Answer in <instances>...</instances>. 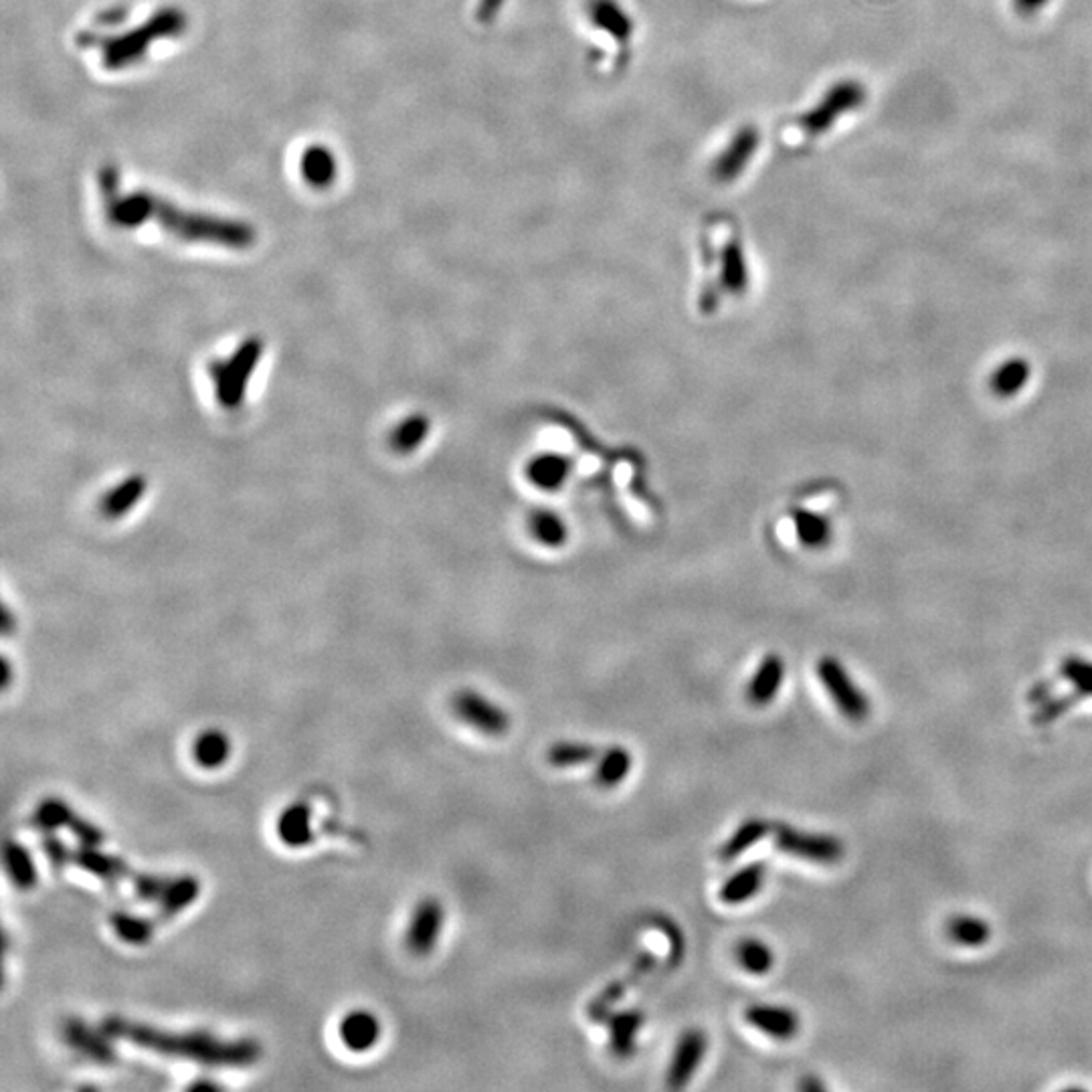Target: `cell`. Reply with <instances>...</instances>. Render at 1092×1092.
I'll use <instances>...</instances> for the list:
<instances>
[{
  "instance_id": "25",
  "label": "cell",
  "mask_w": 1092,
  "mask_h": 1092,
  "mask_svg": "<svg viewBox=\"0 0 1092 1092\" xmlns=\"http://www.w3.org/2000/svg\"><path fill=\"white\" fill-rule=\"evenodd\" d=\"M720 284L728 294H743L749 285V268L743 247L737 239H730L720 254Z\"/></svg>"
},
{
  "instance_id": "28",
  "label": "cell",
  "mask_w": 1092,
  "mask_h": 1092,
  "mask_svg": "<svg viewBox=\"0 0 1092 1092\" xmlns=\"http://www.w3.org/2000/svg\"><path fill=\"white\" fill-rule=\"evenodd\" d=\"M229 755H231L229 737L217 728H208L205 732H201L192 744V757L205 769H219L223 763L229 759Z\"/></svg>"
},
{
  "instance_id": "27",
  "label": "cell",
  "mask_w": 1092,
  "mask_h": 1092,
  "mask_svg": "<svg viewBox=\"0 0 1092 1092\" xmlns=\"http://www.w3.org/2000/svg\"><path fill=\"white\" fill-rule=\"evenodd\" d=\"M528 528L537 542L542 547H549V549H561L569 539V528H567L565 521L556 512L547 510V508H540L530 514Z\"/></svg>"
},
{
  "instance_id": "13",
  "label": "cell",
  "mask_w": 1092,
  "mask_h": 1092,
  "mask_svg": "<svg viewBox=\"0 0 1092 1092\" xmlns=\"http://www.w3.org/2000/svg\"><path fill=\"white\" fill-rule=\"evenodd\" d=\"M656 966V955L651 953H642L635 961L634 969L630 971V975H625L623 980H618V982L609 983L602 994L597 998L593 999L589 1006H587V1013L593 1022H607L609 1015H611V1010L614 1006L623 999L625 992L630 987H634L637 980H642L648 971H651Z\"/></svg>"
},
{
  "instance_id": "6",
  "label": "cell",
  "mask_w": 1092,
  "mask_h": 1092,
  "mask_svg": "<svg viewBox=\"0 0 1092 1092\" xmlns=\"http://www.w3.org/2000/svg\"><path fill=\"white\" fill-rule=\"evenodd\" d=\"M818 676L825 688V692L832 697L834 704L838 706L839 713L846 718L862 723L871 713V702L866 695L855 686L850 678L848 670L839 664L836 658L825 656L818 662Z\"/></svg>"
},
{
  "instance_id": "9",
  "label": "cell",
  "mask_w": 1092,
  "mask_h": 1092,
  "mask_svg": "<svg viewBox=\"0 0 1092 1092\" xmlns=\"http://www.w3.org/2000/svg\"><path fill=\"white\" fill-rule=\"evenodd\" d=\"M759 144L760 136L757 127H741L714 160L713 166H711L714 180L723 183V185L737 180L739 176L743 175L744 168L751 164Z\"/></svg>"
},
{
  "instance_id": "42",
  "label": "cell",
  "mask_w": 1092,
  "mask_h": 1092,
  "mask_svg": "<svg viewBox=\"0 0 1092 1092\" xmlns=\"http://www.w3.org/2000/svg\"><path fill=\"white\" fill-rule=\"evenodd\" d=\"M41 848L55 868H64L65 864L73 862V850L65 844L64 839H59L53 834H45V838L41 841Z\"/></svg>"
},
{
  "instance_id": "10",
  "label": "cell",
  "mask_w": 1092,
  "mask_h": 1092,
  "mask_svg": "<svg viewBox=\"0 0 1092 1092\" xmlns=\"http://www.w3.org/2000/svg\"><path fill=\"white\" fill-rule=\"evenodd\" d=\"M444 904L437 899H426L415 906L412 922L405 936V945L417 957H426L435 949L444 931Z\"/></svg>"
},
{
  "instance_id": "4",
  "label": "cell",
  "mask_w": 1092,
  "mask_h": 1092,
  "mask_svg": "<svg viewBox=\"0 0 1092 1092\" xmlns=\"http://www.w3.org/2000/svg\"><path fill=\"white\" fill-rule=\"evenodd\" d=\"M264 354V340L252 336L227 361L208 363V373L215 382V395L225 409H238L245 401V391L255 366Z\"/></svg>"
},
{
  "instance_id": "40",
  "label": "cell",
  "mask_w": 1092,
  "mask_h": 1092,
  "mask_svg": "<svg viewBox=\"0 0 1092 1092\" xmlns=\"http://www.w3.org/2000/svg\"><path fill=\"white\" fill-rule=\"evenodd\" d=\"M132 887H134V892L136 896L143 901V903H160V899L164 896L166 888L171 885V876H159V874H148V872H136L132 876Z\"/></svg>"
},
{
  "instance_id": "26",
  "label": "cell",
  "mask_w": 1092,
  "mask_h": 1092,
  "mask_svg": "<svg viewBox=\"0 0 1092 1092\" xmlns=\"http://www.w3.org/2000/svg\"><path fill=\"white\" fill-rule=\"evenodd\" d=\"M1029 375H1032V368H1029L1028 361L1015 356V359L999 364L996 373L992 375L989 387H992L994 395L1010 399V396L1017 395L1028 385Z\"/></svg>"
},
{
  "instance_id": "5",
  "label": "cell",
  "mask_w": 1092,
  "mask_h": 1092,
  "mask_svg": "<svg viewBox=\"0 0 1092 1092\" xmlns=\"http://www.w3.org/2000/svg\"><path fill=\"white\" fill-rule=\"evenodd\" d=\"M864 102H866L864 83L855 80L838 81L823 94L815 108L806 111L797 120V126L801 127L809 138H818L836 126L839 118L858 110Z\"/></svg>"
},
{
  "instance_id": "29",
  "label": "cell",
  "mask_w": 1092,
  "mask_h": 1092,
  "mask_svg": "<svg viewBox=\"0 0 1092 1092\" xmlns=\"http://www.w3.org/2000/svg\"><path fill=\"white\" fill-rule=\"evenodd\" d=\"M429 431H431V421H429L428 415L415 413L393 429V433L389 437V445L396 454L407 456L421 447V444L428 440Z\"/></svg>"
},
{
  "instance_id": "11",
  "label": "cell",
  "mask_w": 1092,
  "mask_h": 1092,
  "mask_svg": "<svg viewBox=\"0 0 1092 1092\" xmlns=\"http://www.w3.org/2000/svg\"><path fill=\"white\" fill-rule=\"evenodd\" d=\"M706 1036L700 1029H688L674 1050V1056L668 1068V1087L682 1089L695 1077L702 1059L706 1054Z\"/></svg>"
},
{
  "instance_id": "16",
  "label": "cell",
  "mask_w": 1092,
  "mask_h": 1092,
  "mask_svg": "<svg viewBox=\"0 0 1092 1092\" xmlns=\"http://www.w3.org/2000/svg\"><path fill=\"white\" fill-rule=\"evenodd\" d=\"M587 11L591 23L621 45H628L634 37V18L623 11L618 0H589Z\"/></svg>"
},
{
  "instance_id": "37",
  "label": "cell",
  "mask_w": 1092,
  "mask_h": 1092,
  "mask_svg": "<svg viewBox=\"0 0 1092 1092\" xmlns=\"http://www.w3.org/2000/svg\"><path fill=\"white\" fill-rule=\"evenodd\" d=\"M947 936L953 943H959L966 947H980L989 941L992 929L982 918L955 917L947 922Z\"/></svg>"
},
{
  "instance_id": "33",
  "label": "cell",
  "mask_w": 1092,
  "mask_h": 1092,
  "mask_svg": "<svg viewBox=\"0 0 1092 1092\" xmlns=\"http://www.w3.org/2000/svg\"><path fill=\"white\" fill-rule=\"evenodd\" d=\"M110 925L120 941H124L127 945H134V947H143L154 934L152 918L132 915V913H124V911L113 913L110 917Z\"/></svg>"
},
{
  "instance_id": "43",
  "label": "cell",
  "mask_w": 1092,
  "mask_h": 1092,
  "mask_svg": "<svg viewBox=\"0 0 1092 1092\" xmlns=\"http://www.w3.org/2000/svg\"><path fill=\"white\" fill-rule=\"evenodd\" d=\"M1070 702H1073V698H1061V700H1056V702L1046 704L1044 709H1042V711L1038 713V716H1036V723H1048V720L1056 718V716L1064 713L1066 709H1070Z\"/></svg>"
},
{
  "instance_id": "45",
  "label": "cell",
  "mask_w": 1092,
  "mask_h": 1092,
  "mask_svg": "<svg viewBox=\"0 0 1092 1092\" xmlns=\"http://www.w3.org/2000/svg\"><path fill=\"white\" fill-rule=\"evenodd\" d=\"M1012 4L1017 15L1034 16L1044 9L1048 0H1012Z\"/></svg>"
},
{
  "instance_id": "12",
  "label": "cell",
  "mask_w": 1092,
  "mask_h": 1092,
  "mask_svg": "<svg viewBox=\"0 0 1092 1092\" xmlns=\"http://www.w3.org/2000/svg\"><path fill=\"white\" fill-rule=\"evenodd\" d=\"M106 1036H108L106 1029L102 1028V1032H95L81 1020L71 1017L65 1022L64 1040L67 1046L73 1048L81 1056L90 1059L95 1064H102V1066H110L118 1059L116 1050L106 1040Z\"/></svg>"
},
{
  "instance_id": "34",
  "label": "cell",
  "mask_w": 1092,
  "mask_h": 1092,
  "mask_svg": "<svg viewBox=\"0 0 1092 1092\" xmlns=\"http://www.w3.org/2000/svg\"><path fill=\"white\" fill-rule=\"evenodd\" d=\"M771 832V825L767 822H763L759 818H753V820H746V822L741 823L737 827V832L730 836V838L723 844L720 848V858L723 860H734L739 855L744 854L751 846H755L759 839L765 838L767 834Z\"/></svg>"
},
{
  "instance_id": "24",
  "label": "cell",
  "mask_w": 1092,
  "mask_h": 1092,
  "mask_svg": "<svg viewBox=\"0 0 1092 1092\" xmlns=\"http://www.w3.org/2000/svg\"><path fill=\"white\" fill-rule=\"evenodd\" d=\"M767 866L763 862H753L743 871L730 876L725 887L720 888V901L725 904H743L751 901L765 882Z\"/></svg>"
},
{
  "instance_id": "44",
  "label": "cell",
  "mask_w": 1092,
  "mask_h": 1092,
  "mask_svg": "<svg viewBox=\"0 0 1092 1092\" xmlns=\"http://www.w3.org/2000/svg\"><path fill=\"white\" fill-rule=\"evenodd\" d=\"M507 0H480L477 2V18L482 23H490L491 18H496L498 13L502 11Z\"/></svg>"
},
{
  "instance_id": "36",
  "label": "cell",
  "mask_w": 1092,
  "mask_h": 1092,
  "mask_svg": "<svg viewBox=\"0 0 1092 1092\" xmlns=\"http://www.w3.org/2000/svg\"><path fill=\"white\" fill-rule=\"evenodd\" d=\"M73 818H76V811L69 808L65 801L49 797L39 804V808L35 809L32 823L37 830H41L45 834H53L62 827H69Z\"/></svg>"
},
{
  "instance_id": "39",
  "label": "cell",
  "mask_w": 1092,
  "mask_h": 1092,
  "mask_svg": "<svg viewBox=\"0 0 1092 1092\" xmlns=\"http://www.w3.org/2000/svg\"><path fill=\"white\" fill-rule=\"evenodd\" d=\"M599 751L595 746L587 743H556L549 749L547 760L553 767H575V765H585L589 760L595 759Z\"/></svg>"
},
{
  "instance_id": "22",
  "label": "cell",
  "mask_w": 1092,
  "mask_h": 1092,
  "mask_svg": "<svg viewBox=\"0 0 1092 1092\" xmlns=\"http://www.w3.org/2000/svg\"><path fill=\"white\" fill-rule=\"evenodd\" d=\"M569 472V459H565L563 456H554V454L537 456V458L530 459L528 466H526L528 482L532 486L540 488V490L547 491L558 490L567 482Z\"/></svg>"
},
{
  "instance_id": "47",
  "label": "cell",
  "mask_w": 1092,
  "mask_h": 1092,
  "mask_svg": "<svg viewBox=\"0 0 1092 1092\" xmlns=\"http://www.w3.org/2000/svg\"><path fill=\"white\" fill-rule=\"evenodd\" d=\"M11 625H13L11 623V611H9V607H4V625H2L4 634H11Z\"/></svg>"
},
{
  "instance_id": "15",
  "label": "cell",
  "mask_w": 1092,
  "mask_h": 1092,
  "mask_svg": "<svg viewBox=\"0 0 1092 1092\" xmlns=\"http://www.w3.org/2000/svg\"><path fill=\"white\" fill-rule=\"evenodd\" d=\"M81 871L90 872L106 885H118L120 880H132L136 872L118 855L106 854L99 846H80L73 850V862Z\"/></svg>"
},
{
  "instance_id": "8",
  "label": "cell",
  "mask_w": 1092,
  "mask_h": 1092,
  "mask_svg": "<svg viewBox=\"0 0 1092 1092\" xmlns=\"http://www.w3.org/2000/svg\"><path fill=\"white\" fill-rule=\"evenodd\" d=\"M454 711L466 725L490 737H500L510 728V716L507 711L472 690H461L456 695Z\"/></svg>"
},
{
  "instance_id": "17",
  "label": "cell",
  "mask_w": 1092,
  "mask_h": 1092,
  "mask_svg": "<svg viewBox=\"0 0 1092 1092\" xmlns=\"http://www.w3.org/2000/svg\"><path fill=\"white\" fill-rule=\"evenodd\" d=\"M340 1038L342 1044L352 1052H366L379 1042L380 1022L375 1013L356 1010L345 1015L340 1022Z\"/></svg>"
},
{
  "instance_id": "31",
  "label": "cell",
  "mask_w": 1092,
  "mask_h": 1092,
  "mask_svg": "<svg viewBox=\"0 0 1092 1092\" xmlns=\"http://www.w3.org/2000/svg\"><path fill=\"white\" fill-rule=\"evenodd\" d=\"M4 868L16 888L29 890L37 885V868L31 854L15 839H9L4 844Z\"/></svg>"
},
{
  "instance_id": "1",
  "label": "cell",
  "mask_w": 1092,
  "mask_h": 1092,
  "mask_svg": "<svg viewBox=\"0 0 1092 1092\" xmlns=\"http://www.w3.org/2000/svg\"><path fill=\"white\" fill-rule=\"evenodd\" d=\"M106 215L111 225L134 229L146 221H157L171 235L190 243H215L233 250H247L255 243V231L247 223L229 221L203 213H190L150 192H120L118 171L106 166L99 173Z\"/></svg>"
},
{
  "instance_id": "46",
  "label": "cell",
  "mask_w": 1092,
  "mask_h": 1092,
  "mask_svg": "<svg viewBox=\"0 0 1092 1092\" xmlns=\"http://www.w3.org/2000/svg\"><path fill=\"white\" fill-rule=\"evenodd\" d=\"M799 1089H801V1091H823L825 1087H823L822 1082H818V1080H813V1078H808V1080H804V1082L799 1084Z\"/></svg>"
},
{
  "instance_id": "35",
  "label": "cell",
  "mask_w": 1092,
  "mask_h": 1092,
  "mask_svg": "<svg viewBox=\"0 0 1092 1092\" xmlns=\"http://www.w3.org/2000/svg\"><path fill=\"white\" fill-rule=\"evenodd\" d=\"M300 168L304 178L312 187H316V189L328 187L334 175H336V164H334L333 154L326 148H320V146H314V148H310V150L304 152Z\"/></svg>"
},
{
  "instance_id": "7",
  "label": "cell",
  "mask_w": 1092,
  "mask_h": 1092,
  "mask_svg": "<svg viewBox=\"0 0 1092 1092\" xmlns=\"http://www.w3.org/2000/svg\"><path fill=\"white\" fill-rule=\"evenodd\" d=\"M773 838H776L777 848L783 854L795 855V858L809 860V862L834 864L846 854L844 844L838 838L808 834V832H801L787 823H777L773 827Z\"/></svg>"
},
{
  "instance_id": "41",
  "label": "cell",
  "mask_w": 1092,
  "mask_h": 1092,
  "mask_svg": "<svg viewBox=\"0 0 1092 1092\" xmlns=\"http://www.w3.org/2000/svg\"><path fill=\"white\" fill-rule=\"evenodd\" d=\"M1062 676L1070 682L1082 697H1092V662L1080 658H1066L1061 665Z\"/></svg>"
},
{
  "instance_id": "3",
  "label": "cell",
  "mask_w": 1092,
  "mask_h": 1092,
  "mask_svg": "<svg viewBox=\"0 0 1092 1092\" xmlns=\"http://www.w3.org/2000/svg\"><path fill=\"white\" fill-rule=\"evenodd\" d=\"M185 25H187V18L180 11L164 9L134 31L113 35V37H104L97 32H81L78 43L81 48H102L106 67L122 69L126 65L140 62L144 53L154 43V39L175 37L178 32L185 31Z\"/></svg>"
},
{
  "instance_id": "38",
  "label": "cell",
  "mask_w": 1092,
  "mask_h": 1092,
  "mask_svg": "<svg viewBox=\"0 0 1092 1092\" xmlns=\"http://www.w3.org/2000/svg\"><path fill=\"white\" fill-rule=\"evenodd\" d=\"M737 959L744 971L753 975H765L773 969L776 957L773 951L769 949L759 939H744L737 947Z\"/></svg>"
},
{
  "instance_id": "18",
  "label": "cell",
  "mask_w": 1092,
  "mask_h": 1092,
  "mask_svg": "<svg viewBox=\"0 0 1092 1092\" xmlns=\"http://www.w3.org/2000/svg\"><path fill=\"white\" fill-rule=\"evenodd\" d=\"M783 678H785V662H783V658L777 656V653H769L760 662L755 676H753V680L749 684L746 697H749V700L755 706H767L779 695Z\"/></svg>"
},
{
  "instance_id": "20",
  "label": "cell",
  "mask_w": 1092,
  "mask_h": 1092,
  "mask_svg": "<svg viewBox=\"0 0 1092 1092\" xmlns=\"http://www.w3.org/2000/svg\"><path fill=\"white\" fill-rule=\"evenodd\" d=\"M646 1022V1015L639 1010L611 1013L609 1024V1048L618 1059H630L635 1052L637 1034Z\"/></svg>"
},
{
  "instance_id": "2",
  "label": "cell",
  "mask_w": 1092,
  "mask_h": 1092,
  "mask_svg": "<svg viewBox=\"0 0 1092 1092\" xmlns=\"http://www.w3.org/2000/svg\"><path fill=\"white\" fill-rule=\"evenodd\" d=\"M106 1034L116 1040L130 1042L144 1050L201 1062L206 1066L221 1068H245L254 1066L261 1059V1046L255 1040H223L208 1032H168L120 1015L104 1020Z\"/></svg>"
},
{
  "instance_id": "19",
  "label": "cell",
  "mask_w": 1092,
  "mask_h": 1092,
  "mask_svg": "<svg viewBox=\"0 0 1092 1092\" xmlns=\"http://www.w3.org/2000/svg\"><path fill=\"white\" fill-rule=\"evenodd\" d=\"M146 490H148V480L144 475H130L122 484H118L113 490L108 491L102 498V502H99L102 516H106L110 521L126 516L127 512L143 500Z\"/></svg>"
},
{
  "instance_id": "21",
  "label": "cell",
  "mask_w": 1092,
  "mask_h": 1092,
  "mask_svg": "<svg viewBox=\"0 0 1092 1092\" xmlns=\"http://www.w3.org/2000/svg\"><path fill=\"white\" fill-rule=\"evenodd\" d=\"M278 838L289 848H304L314 839L312 811L306 804H294L282 811L278 820Z\"/></svg>"
},
{
  "instance_id": "48",
  "label": "cell",
  "mask_w": 1092,
  "mask_h": 1092,
  "mask_svg": "<svg viewBox=\"0 0 1092 1092\" xmlns=\"http://www.w3.org/2000/svg\"><path fill=\"white\" fill-rule=\"evenodd\" d=\"M9 680H11V665L9 660H4V686H9Z\"/></svg>"
},
{
  "instance_id": "32",
  "label": "cell",
  "mask_w": 1092,
  "mask_h": 1092,
  "mask_svg": "<svg viewBox=\"0 0 1092 1092\" xmlns=\"http://www.w3.org/2000/svg\"><path fill=\"white\" fill-rule=\"evenodd\" d=\"M793 523H795L797 539L801 540V544L806 549H813V551L823 549L832 539V524L815 512L799 508L793 512Z\"/></svg>"
},
{
  "instance_id": "30",
  "label": "cell",
  "mask_w": 1092,
  "mask_h": 1092,
  "mask_svg": "<svg viewBox=\"0 0 1092 1092\" xmlns=\"http://www.w3.org/2000/svg\"><path fill=\"white\" fill-rule=\"evenodd\" d=\"M634 765V757L628 749L623 746H611L603 753L597 767H595V781L605 790L618 787L619 783L630 776Z\"/></svg>"
},
{
  "instance_id": "14",
  "label": "cell",
  "mask_w": 1092,
  "mask_h": 1092,
  "mask_svg": "<svg viewBox=\"0 0 1092 1092\" xmlns=\"http://www.w3.org/2000/svg\"><path fill=\"white\" fill-rule=\"evenodd\" d=\"M744 1020L759 1029L763 1034L777 1038V1040H790L797 1036L799 1032V1015L783 1008V1006H769V1003H755L744 1010Z\"/></svg>"
},
{
  "instance_id": "23",
  "label": "cell",
  "mask_w": 1092,
  "mask_h": 1092,
  "mask_svg": "<svg viewBox=\"0 0 1092 1092\" xmlns=\"http://www.w3.org/2000/svg\"><path fill=\"white\" fill-rule=\"evenodd\" d=\"M199 892H201L199 878L189 876V874L171 878V885L166 888L164 896L160 899L157 920L159 922H166V920L175 918L176 915H180L189 904L197 901Z\"/></svg>"
}]
</instances>
